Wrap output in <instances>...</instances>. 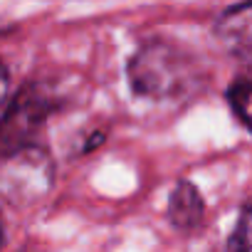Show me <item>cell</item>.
Listing matches in <instances>:
<instances>
[{
    "label": "cell",
    "mask_w": 252,
    "mask_h": 252,
    "mask_svg": "<svg viewBox=\"0 0 252 252\" xmlns=\"http://www.w3.org/2000/svg\"><path fill=\"white\" fill-rule=\"evenodd\" d=\"M215 35L230 55L247 60L252 50V5L245 3L225 10L215 25Z\"/></svg>",
    "instance_id": "cell-4"
},
{
    "label": "cell",
    "mask_w": 252,
    "mask_h": 252,
    "mask_svg": "<svg viewBox=\"0 0 252 252\" xmlns=\"http://www.w3.org/2000/svg\"><path fill=\"white\" fill-rule=\"evenodd\" d=\"M227 104H230L232 114L237 116V121L242 126H247V119H250V79L247 77H240L237 82L230 84Z\"/></svg>",
    "instance_id": "cell-6"
},
{
    "label": "cell",
    "mask_w": 252,
    "mask_h": 252,
    "mask_svg": "<svg viewBox=\"0 0 252 252\" xmlns=\"http://www.w3.org/2000/svg\"><path fill=\"white\" fill-rule=\"evenodd\" d=\"M0 242H3V222H0Z\"/></svg>",
    "instance_id": "cell-9"
},
{
    "label": "cell",
    "mask_w": 252,
    "mask_h": 252,
    "mask_svg": "<svg viewBox=\"0 0 252 252\" xmlns=\"http://www.w3.org/2000/svg\"><path fill=\"white\" fill-rule=\"evenodd\" d=\"M55 109V96L42 87H25L0 119V156L25 146H35L47 116Z\"/></svg>",
    "instance_id": "cell-3"
},
{
    "label": "cell",
    "mask_w": 252,
    "mask_h": 252,
    "mask_svg": "<svg viewBox=\"0 0 252 252\" xmlns=\"http://www.w3.org/2000/svg\"><path fill=\"white\" fill-rule=\"evenodd\" d=\"M55 186V163L40 146H25L0 156V195L10 205L28 208Z\"/></svg>",
    "instance_id": "cell-2"
},
{
    "label": "cell",
    "mask_w": 252,
    "mask_h": 252,
    "mask_svg": "<svg viewBox=\"0 0 252 252\" xmlns=\"http://www.w3.org/2000/svg\"><path fill=\"white\" fill-rule=\"evenodd\" d=\"M203 198L190 181H181L168 200V220L178 230H193L203 220Z\"/></svg>",
    "instance_id": "cell-5"
},
{
    "label": "cell",
    "mask_w": 252,
    "mask_h": 252,
    "mask_svg": "<svg viewBox=\"0 0 252 252\" xmlns=\"http://www.w3.org/2000/svg\"><path fill=\"white\" fill-rule=\"evenodd\" d=\"M129 82L139 96H149L156 101L183 96L198 82L195 57L171 42L151 40L141 45L139 52L131 57Z\"/></svg>",
    "instance_id": "cell-1"
},
{
    "label": "cell",
    "mask_w": 252,
    "mask_h": 252,
    "mask_svg": "<svg viewBox=\"0 0 252 252\" xmlns=\"http://www.w3.org/2000/svg\"><path fill=\"white\" fill-rule=\"evenodd\" d=\"M5 94H8V72H5L3 62H0V104H3Z\"/></svg>",
    "instance_id": "cell-8"
},
{
    "label": "cell",
    "mask_w": 252,
    "mask_h": 252,
    "mask_svg": "<svg viewBox=\"0 0 252 252\" xmlns=\"http://www.w3.org/2000/svg\"><path fill=\"white\" fill-rule=\"evenodd\" d=\"M230 250L232 252H250V210H247V205L240 213L237 227H235L232 240H230Z\"/></svg>",
    "instance_id": "cell-7"
}]
</instances>
